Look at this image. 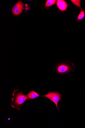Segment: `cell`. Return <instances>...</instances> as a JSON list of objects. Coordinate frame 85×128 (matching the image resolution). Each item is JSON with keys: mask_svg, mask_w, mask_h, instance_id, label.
<instances>
[{"mask_svg": "<svg viewBox=\"0 0 85 128\" xmlns=\"http://www.w3.org/2000/svg\"><path fill=\"white\" fill-rule=\"evenodd\" d=\"M12 96L11 106L17 110L18 111H19L24 102L29 100L27 95L23 94V92L18 89L13 90Z\"/></svg>", "mask_w": 85, "mask_h": 128, "instance_id": "cell-1", "label": "cell"}, {"mask_svg": "<svg viewBox=\"0 0 85 128\" xmlns=\"http://www.w3.org/2000/svg\"><path fill=\"white\" fill-rule=\"evenodd\" d=\"M85 18V10L82 8L81 9L78 18L76 19V21H80Z\"/></svg>", "mask_w": 85, "mask_h": 128, "instance_id": "cell-7", "label": "cell"}, {"mask_svg": "<svg viewBox=\"0 0 85 128\" xmlns=\"http://www.w3.org/2000/svg\"><path fill=\"white\" fill-rule=\"evenodd\" d=\"M23 4L21 1H19L12 8V12L15 16H18L22 12Z\"/></svg>", "mask_w": 85, "mask_h": 128, "instance_id": "cell-4", "label": "cell"}, {"mask_svg": "<svg viewBox=\"0 0 85 128\" xmlns=\"http://www.w3.org/2000/svg\"><path fill=\"white\" fill-rule=\"evenodd\" d=\"M71 2L77 7L81 9V1L80 0H71Z\"/></svg>", "mask_w": 85, "mask_h": 128, "instance_id": "cell-9", "label": "cell"}, {"mask_svg": "<svg viewBox=\"0 0 85 128\" xmlns=\"http://www.w3.org/2000/svg\"><path fill=\"white\" fill-rule=\"evenodd\" d=\"M27 95L29 100H33L36 98L41 97L37 92L33 90L30 91Z\"/></svg>", "mask_w": 85, "mask_h": 128, "instance_id": "cell-6", "label": "cell"}, {"mask_svg": "<svg viewBox=\"0 0 85 128\" xmlns=\"http://www.w3.org/2000/svg\"><path fill=\"white\" fill-rule=\"evenodd\" d=\"M72 68L68 64H59L56 68L57 72L58 74H67L71 72Z\"/></svg>", "mask_w": 85, "mask_h": 128, "instance_id": "cell-3", "label": "cell"}, {"mask_svg": "<svg viewBox=\"0 0 85 128\" xmlns=\"http://www.w3.org/2000/svg\"><path fill=\"white\" fill-rule=\"evenodd\" d=\"M57 6L60 10L65 11L67 7V4L66 2L63 0H57Z\"/></svg>", "mask_w": 85, "mask_h": 128, "instance_id": "cell-5", "label": "cell"}, {"mask_svg": "<svg viewBox=\"0 0 85 128\" xmlns=\"http://www.w3.org/2000/svg\"><path fill=\"white\" fill-rule=\"evenodd\" d=\"M56 0H47L45 5V8L49 7L55 4Z\"/></svg>", "mask_w": 85, "mask_h": 128, "instance_id": "cell-8", "label": "cell"}, {"mask_svg": "<svg viewBox=\"0 0 85 128\" xmlns=\"http://www.w3.org/2000/svg\"><path fill=\"white\" fill-rule=\"evenodd\" d=\"M46 98L53 102L56 106L57 110H59L58 103L59 101L62 100V96L57 92H49L47 94L44 96H41Z\"/></svg>", "mask_w": 85, "mask_h": 128, "instance_id": "cell-2", "label": "cell"}]
</instances>
